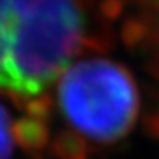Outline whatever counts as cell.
Wrapping results in <instances>:
<instances>
[{
  "instance_id": "obj_1",
  "label": "cell",
  "mask_w": 159,
  "mask_h": 159,
  "mask_svg": "<svg viewBox=\"0 0 159 159\" xmlns=\"http://www.w3.org/2000/svg\"><path fill=\"white\" fill-rule=\"evenodd\" d=\"M81 0H0V90L39 97L83 44Z\"/></svg>"
},
{
  "instance_id": "obj_2",
  "label": "cell",
  "mask_w": 159,
  "mask_h": 159,
  "mask_svg": "<svg viewBox=\"0 0 159 159\" xmlns=\"http://www.w3.org/2000/svg\"><path fill=\"white\" fill-rule=\"evenodd\" d=\"M59 108L76 130L98 142H112L137 115V90L122 66L86 59L68 66L58 83Z\"/></svg>"
},
{
  "instance_id": "obj_3",
  "label": "cell",
  "mask_w": 159,
  "mask_h": 159,
  "mask_svg": "<svg viewBox=\"0 0 159 159\" xmlns=\"http://www.w3.org/2000/svg\"><path fill=\"white\" fill-rule=\"evenodd\" d=\"M10 135L14 144L29 152L41 151L49 144V129L46 125V120L27 115L10 125Z\"/></svg>"
},
{
  "instance_id": "obj_4",
  "label": "cell",
  "mask_w": 159,
  "mask_h": 159,
  "mask_svg": "<svg viewBox=\"0 0 159 159\" xmlns=\"http://www.w3.org/2000/svg\"><path fill=\"white\" fill-rule=\"evenodd\" d=\"M52 151L59 159H85L83 139L75 132H61L52 141Z\"/></svg>"
},
{
  "instance_id": "obj_5",
  "label": "cell",
  "mask_w": 159,
  "mask_h": 159,
  "mask_svg": "<svg viewBox=\"0 0 159 159\" xmlns=\"http://www.w3.org/2000/svg\"><path fill=\"white\" fill-rule=\"evenodd\" d=\"M10 115L0 103V159H10L12 154V135H10Z\"/></svg>"
},
{
  "instance_id": "obj_6",
  "label": "cell",
  "mask_w": 159,
  "mask_h": 159,
  "mask_svg": "<svg viewBox=\"0 0 159 159\" xmlns=\"http://www.w3.org/2000/svg\"><path fill=\"white\" fill-rule=\"evenodd\" d=\"M24 108H25L27 117L46 120L48 115H49V110H51V100L43 93V95H39V97H34L31 100H27L24 103Z\"/></svg>"
}]
</instances>
